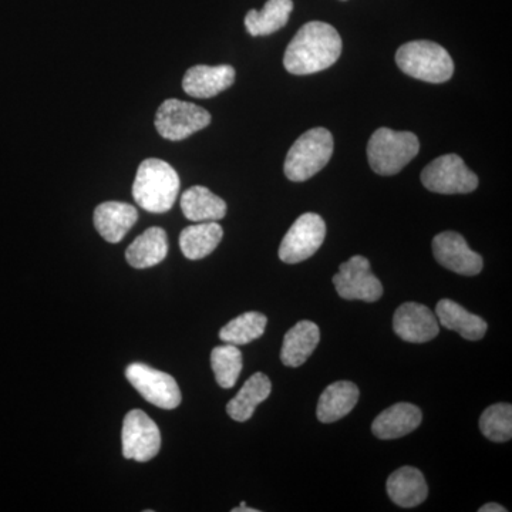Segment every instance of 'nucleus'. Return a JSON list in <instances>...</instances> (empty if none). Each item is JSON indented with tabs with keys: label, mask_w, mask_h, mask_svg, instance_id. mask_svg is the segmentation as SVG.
<instances>
[{
	"label": "nucleus",
	"mask_w": 512,
	"mask_h": 512,
	"mask_svg": "<svg viewBox=\"0 0 512 512\" xmlns=\"http://www.w3.org/2000/svg\"><path fill=\"white\" fill-rule=\"evenodd\" d=\"M342 46V37L329 23H306L286 49L285 69L296 76L323 72L338 62Z\"/></svg>",
	"instance_id": "1"
},
{
	"label": "nucleus",
	"mask_w": 512,
	"mask_h": 512,
	"mask_svg": "<svg viewBox=\"0 0 512 512\" xmlns=\"http://www.w3.org/2000/svg\"><path fill=\"white\" fill-rule=\"evenodd\" d=\"M180 192V177L170 164L148 158L138 167L133 184V198L138 207L153 214H163L174 207Z\"/></svg>",
	"instance_id": "2"
},
{
	"label": "nucleus",
	"mask_w": 512,
	"mask_h": 512,
	"mask_svg": "<svg viewBox=\"0 0 512 512\" xmlns=\"http://www.w3.org/2000/svg\"><path fill=\"white\" fill-rule=\"evenodd\" d=\"M396 63L404 74L426 83H446L454 74L447 50L430 40H414L400 47Z\"/></svg>",
	"instance_id": "3"
},
{
	"label": "nucleus",
	"mask_w": 512,
	"mask_h": 512,
	"mask_svg": "<svg viewBox=\"0 0 512 512\" xmlns=\"http://www.w3.org/2000/svg\"><path fill=\"white\" fill-rule=\"evenodd\" d=\"M419 150L416 134L382 127L370 137L367 157L376 174L396 175L419 154Z\"/></svg>",
	"instance_id": "4"
},
{
	"label": "nucleus",
	"mask_w": 512,
	"mask_h": 512,
	"mask_svg": "<svg viewBox=\"0 0 512 512\" xmlns=\"http://www.w3.org/2000/svg\"><path fill=\"white\" fill-rule=\"evenodd\" d=\"M333 154V136L323 127L302 134L286 156L284 171L288 180L302 183L328 165Z\"/></svg>",
	"instance_id": "5"
},
{
	"label": "nucleus",
	"mask_w": 512,
	"mask_h": 512,
	"mask_svg": "<svg viewBox=\"0 0 512 512\" xmlns=\"http://www.w3.org/2000/svg\"><path fill=\"white\" fill-rule=\"evenodd\" d=\"M211 114L197 104L178 99L165 100L158 107L156 128L165 140L181 141L210 126Z\"/></svg>",
	"instance_id": "6"
},
{
	"label": "nucleus",
	"mask_w": 512,
	"mask_h": 512,
	"mask_svg": "<svg viewBox=\"0 0 512 512\" xmlns=\"http://www.w3.org/2000/svg\"><path fill=\"white\" fill-rule=\"evenodd\" d=\"M421 183L437 194H468L477 190L478 177L468 170L463 158L457 154H446L424 168Z\"/></svg>",
	"instance_id": "7"
},
{
	"label": "nucleus",
	"mask_w": 512,
	"mask_h": 512,
	"mask_svg": "<svg viewBox=\"0 0 512 512\" xmlns=\"http://www.w3.org/2000/svg\"><path fill=\"white\" fill-rule=\"evenodd\" d=\"M326 238L323 218L313 212L301 215L286 232L279 247V258L285 264H299L318 252Z\"/></svg>",
	"instance_id": "8"
},
{
	"label": "nucleus",
	"mask_w": 512,
	"mask_h": 512,
	"mask_svg": "<svg viewBox=\"0 0 512 512\" xmlns=\"http://www.w3.org/2000/svg\"><path fill=\"white\" fill-rule=\"evenodd\" d=\"M333 285L346 301L376 302L383 296L382 282L373 275L365 256L355 255L333 276Z\"/></svg>",
	"instance_id": "9"
},
{
	"label": "nucleus",
	"mask_w": 512,
	"mask_h": 512,
	"mask_svg": "<svg viewBox=\"0 0 512 512\" xmlns=\"http://www.w3.org/2000/svg\"><path fill=\"white\" fill-rule=\"evenodd\" d=\"M126 377L148 403L164 410H173L180 406V387L168 373L153 369L144 363H133L127 367Z\"/></svg>",
	"instance_id": "10"
},
{
	"label": "nucleus",
	"mask_w": 512,
	"mask_h": 512,
	"mask_svg": "<svg viewBox=\"0 0 512 512\" xmlns=\"http://www.w3.org/2000/svg\"><path fill=\"white\" fill-rule=\"evenodd\" d=\"M121 444L124 458L146 463L160 451V429L143 410H131L124 419Z\"/></svg>",
	"instance_id": "11"
},
{
	"label": "nucleus",
	"mask_w": 512,
	"mask_h": 512,
	"mask_svg": "<svg viewBox=\"0 0 512 512\" xmlns=\"http://www.w3.org/2000/svg\"><path fill=\"white\" fill-rule=\"evenodd\" d=\"M434 258L448 271L474 276L483 271V258L471 251L466 239L453 231L441 232L433 239Z\"/></svg>",
	"instance_id": "12"
},
{
	"label": "nucleus",
	"mask_w": 512,
	"mask_h": 512,
	"mask_svg": "<svg viewBox=\"0 0 512 512\" xmlns=\"http://www.w3.org/2000/svg\"><path fill=\"white\" fill-rule=\"evenodd\" d=\"M393 329L404 342L426 343L439 336L440 325L427 306L407 302L394 313Z\"/></svg>",
	"instance_id": "13"
},
{
	"label": "nucleus",
	"mask_w": 512,
	"mask_h": 512,
	"mask_svg": "<svg viewBox=\"0 0 512 512\" xmlns=\"http://www.w3.org/2000/svg\"><path fill=\"white\" fill-rule=\"evenodd\" d=\"M234 80L235 69L229 64H220V66L198 64L185 73L183 89L188 96L211 99L229 89L234 84Z\"/></svg>",
	"instance_id": "14"
},
{
	"label": "nucleus",
	"mask_w": 512,
	"mask_h": 512,
	"mask_svg": "<svg viewBox=\"0 0 512 512\" xmlns=\"http://www.w3.org/2000/svg\"><path fill=\"white\" fill-rule=\"evenodd\" d=\"M138 220V211L127 202L107 201L94 210V227L110 244H119Z\"/></svg>",
	"instance_id": "15"
},
{
	"label": "nucleus",
	"mask_w": 512,
	"mask_h": 512,
	"mask_svg": "<svg viewBox=\"0 0 512 512\" xmlns=\"http://www.w3.org/2000/svg\"><path fill=\"white\" fill-rule=\"evenodd\" d=\"M421 420L423 414L419 407L412 403H397L376 417L372 431L380 440L400 439L416 430Z\"/></svg>",
	"instance_id": "16"
},
{
	"label": "nucleus",
	"mask_w": 512,
	"mask_h": 512,
	"mask_svg": "<svg viewBox=\"0 0 512 512\" xmlns=\"http://www.w3.org/2000/svg\"><path fill=\"white\" fill-rule=\"evenodd\" d=\"M387 494L394 504L402 508H414L423 504L429 495L426 478L414 467H402L387 480Z\"/></svg>",
	"instance_id": "17"
},
{
	"label": "nucleus",
	"mask_w": 512,
	"mask_h": 512,
	"mask_svg": "<svg viewBox=\"0 0 512 512\" xmlns=\"http://www.w3.org/2000/svg\"><path fill=\"white\" fill-rule=\"evenodd\" d=\"M320 330L311 320H301L286 332L282 343L281 360L285 366H302L318 348Z\"/></svg>",
	"instance_id": "18"
},
{
	"label": "nucleus",
	"mask_w": 512,
	"mask_h": 512,
	"mask_svg": "<svg viewBox=\"0 0 512 512\" xmlns=\"http://www.w3.org/2000/svg\"><path fill=\"white\" fill-rule=\"evenodd\" d=\"M359 396V387L355 383L342 380L330 384L323 390L316 409L319 421L326 424L335 423L348 416L355 409Z\"/></svg>",
	"instance_id": "19"
},
{
	"label": "nucleus",
	"mask_w": 512,
	"mask_h": 512,
	"mask_svg": "<svg viewBox=\"0 0 512 512\" xmlns=\"http://www.w3.org/2000/svg\"><path fill=\"white\" fill-rule=\"evenodd\" d=\"M436 318L446 329L454 330L467 340H480L487 332V322L470 313L457 302L441 299L436 306Z\"/></svg>",
	"instance_id": "20"
},
{
	"label": "nucleus",
	"mask_w": 512,
	"mask_h": 512,
	"mask_svg": "<svg viewBox=\"0 0 512 512\" xmlns=\"http://www.w3.org/2000/svg\"><path fill=\"white\" fill-rule=\"evenodd\" d=\"M168 254V239L163 228L153 227L134 239L127 248L128 265L136 269L153 268L163 262Z\"/></svg>",
	"instance_id": "21"
},
{
	"label": "nucleus",
	"mask_w": 512,
	"mask_h": 512,
	"mask_svg": "<svg viewBox=\"0 0 512 512\" xmlns=\"http://www.w3.org/2000/svg\"><path fill=\"white\" fill-rule=\"evenodd\" d=\"M181 210L192 222H218L227 215V204L208 188L195 185L181 197Z\"/></svg>",
	"instance_id": "22"
},
{
	"label": "nucleus",
	"mask_w": 512,
	"mask_h": 512,
	"mask_svg": "<svg viewBox=\"0 0 512 512\" xmlns=\"http://www.w3.org/2000/svg\"><path fill=\"white\" fill-rule=\"evenodd\" d=\"M224 237V229L218 222H198L181 232L180 248L191 261L205 258L217 249Z\"/></svg>",
	"instance_id": "23"
},
{
	"label": "nucleus",
	"mask_w": 512,
	"mask_h": 512,
	"mask_svg": "<svg viewBox=\"0 0 512 512\" xmlns=\"http://www.w3.org/2000/svg\"><path fill=\"white\" fill-rule=\"evenodd\" d=\"M272 384L264 373H255L249 377L237 396L228 403L227 412L232 420L244 423L254 416L256 407L268 399Z\"/></svg>",
	"instance_id": "24"
},
{
	"label": "nucleus",
	"mask_w": 512,
	"mask_h": 512,
	"mask_svg": "<svg viewBox=\"0 0 512 512\" xmlns=\"http://www.w3.org/2000/svg\"><path fill=\"white\" fill-rule=\"evenodd\" d=\"M293 10L292 0H268L262 10H249L245 28L251 36H268L285 28Z\"/></svg>",
	"instance_id": "25"
},
{
	"label": "nucleus",
	"mask_w": 512,
	"mask_h": 512,
	"mask_svg": "<svg viewBox=\"0 0 512 512\" xmlns=\"http://www.w3.org/2000/svg\"><path fill=\"white\" fill-rule=\"evenodd\" d=\"M266 325H268V318L264 313H242L241 316L232 319L220 330V339L229 345H248L264 335Z\"/></svg>",
	"instance_id": "26"
},
{
	"label": "nucleus",
	"mask_w": 512,
	"mask_h": 512,
	"mask_svg": "<svg viewBox=\"0 0 512 512\" xmlns=\"http://www.w3.org/2000/svg\"><path fill=\"white\" fill-rule=\"evenodd\" d=\"M242 366L244 362L238 346L225 343L211 352V367L222 389H232L237 384Z\"/></svg>",
	"instance_id": "27"
},
{
	"label": "nucleus",
	"mask_w": 512,
	"mask_h": 512,
	"mask_svg": "<svg viewBox=\"0 0 512 512\" xmlns=\"http://www.w3.org/2000/svg\"><path fill=\"white\" fill-rule=\"evenodd\" d=\"M481 433L495 443H505L512 437V407L508 403L493 404L481 414Z\"/></svg>",
	"instance_id": "28"
},
{
	"label": "nucleus",
	"mask_w": 512,
	"mask_h": 512,
	"mask_svg": "<svg viewBox=\"0 0 512 512\" xmlns=\"http://www.w3.org/2000/svg\"><path fill=\"white\" fill-rule=\"evenodd\" d=\"M478 511H480V512H505V511H507V508H504L503 505H500V504L490 503V504L483 505V507H481L480 510H478Z\"/></svg>",
	"instance_id": "29"
},
{
	"label": "nucleus",
	"mask_w": 512,
	"mask_h": 512,
	"mask_svg": "<svg viewBox=\"0 0 512 512\" xmlns=\"http://www.w3.org/2000/svg\"><path fill=\"white\" fill-rule=\"evenodd\" d=\"M232 512H258V510H255V508H248L247 504L242 503L238 508H234Z\"/></svg>",
	"instance_id": "30"
},
{
	"label": "nucleus",
	"mask_w": 512,
	"mask_h": 512,
	"mask_svg": "<svg viewBox=\"0 0 512 512\" xmlns=\"http://www.w3.org/2000/svg\"><path fill=\"white\" fill-rule=\"evenodd\" d=\"M343 2H345V0H343Z\"/></svg>",
	"instance_id": "31"
}]
</instances>
